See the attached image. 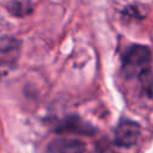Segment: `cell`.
<instances>
[{
    "label": "cell",
    "instance_id": "cell-1",
    "mask_svg": "<svg viewBox=\"0 0 153 153\" xmlns=\"http://www.w3.org/2000/svg\"><path fill=\"white\" fill-rule=\"evenodd\" d=\"M152 54L148 47L134 44L122 55V68L127 76H145L151 66Z\"/></svg>",
    "mask_w": 153,
    "mask_h": 153
},
{
    "label": "cell",
    "instance_id": "cell-2",
    "mask_svg": "<svg viewBox=\"0 0 153 153\" xmlns=\"http://www.w3.org/2000/svg\"><path fill=\"white\" fill-rule=\"evenodd\" d=\"M20 41L16 37L5 36L0 38V72L6 74L11 72L19 60Z\"/></svg>",
    "mask_w": 153,
    "mask_h": 153
},
{
    "label": "cell",
    "instance_id": "cell-3",
    "mask_svg": "<svg viewBox=\"0 0 153 153\" xmlns=\"http://www.w3.org/2000/svg\"><path fill=\"white\" fill-rule=\"evenodd\" d=\"M140 136V126L130 120H123L115 130V143L120 147H130Z\"/></svg>",
    "mask_w": 153,
    "mask_h": 153
},
{
    "label": "cell",
    "instance_id": "cell-4",
    "mask_svg": "<svg viewBox=\"0 0 153 153\" xmlns=\"http://www.w3.org/2000/svg\"><path fill=\"white\" fill-rule=\"evenodd\" d=\"M56 131L59 133H73L80 135H92L96 129L84 120L78 116H68L56 127Z\"/></svg>",
    "mask_w": 153,
    "mask_h": 153
},
{
    "label": "cell",
    "instance_id": "cell-5",
    "mask_svg": "<svg viewBox=\"0 0 153 153\" xmlns=\"http://www.w3.org/2000/svg\"><path fill=\"white\" fill-rule=\"evenodd\" d=\"M85 143L78 139L57 137L49 142L45 153H84Z\"/></svg>",
    "mask_w": 153,
    "mask_h": 153
},
{
    "label": "cell",
    "instance_id": "cell-6",
    "mask_svg": "<svg viewBox=\"0 0 153 153\" xmlns=\"http://www.w3.org/2000/svg\"><path fill=\"white\" fill-rule=\"evenodd\" d=\"M124 14H127L128 17H134V18H143L146 16V11L141 10V6H129L124 10L123 12Z\"/></svg>",
    "mask_w": 153,
    "mask_h": 153
}]
</instances>
